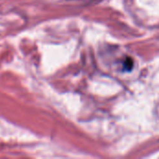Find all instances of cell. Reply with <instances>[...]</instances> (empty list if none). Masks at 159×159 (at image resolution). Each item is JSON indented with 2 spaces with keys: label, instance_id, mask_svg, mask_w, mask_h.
Instances as JSON below:
<instances>
[{
  "label": "cell",
  "instance_id": "1",
  "mask_svg": "<svg viewBox=\"0 0 159 159\" xmlns=\"http://www.w3.org/2000/svg\"><path fill=\"white\" fill-rule=\"evenodd\" d=\"M124 65H125V68L127 70H129L130 71L132 69V67H133V61H132V59L131 58H127L126 61H125Z\"/></svg>",
  "mask_w": 159,
  "mask_h": 159
}]
</instances>
